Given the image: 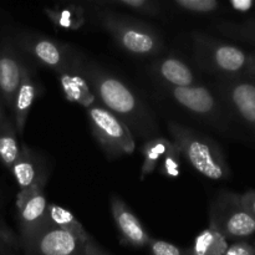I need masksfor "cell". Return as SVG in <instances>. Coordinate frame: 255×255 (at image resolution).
<instances>
[{
  "label": "cell",
  "mask_w": 255,
  "mask_h": 255,
  "mask_svg": "<svg viewBox=\"0 0 255 255\" xmlns=\"http://www.w3.org/2000/svg\"><path fill=\"white\" fill-rule=\"evenodd\" d=\"M84 72L96 101L124 121L133 136L144 139L158 136L153 111L128 85L94 61L85 60Z\"/></svg>",
  "instance_id": "cell-1"
},
{
  "label": "cell",
  "mask_w": 255,
  "mask_h": 255,
  "mask_svg": "<svg viewBox=\"0 0 255 255\" xmlns=\"http://www.w3.org/2000/svg\"><path fill=\"white\" fill-rule=\"evenodd\" d=\"M168 131L182 156L198 172L211 181H227L231 178V167L221 144L192 127L169 121Z\"/></svg>",
  "instance_id": "cell-2"
},
{
  "label": "cell",
  "mask_w": 255,
  "mask_h": 255,
  "mask_svg": "<svg viewBox=\"0 0 255 255\" xmlns=\"http://www.w3.org/2000/svg\"><path fill=\"white\" fill-rule=\"evenodd\" d=\"M97 6V5H96ZM100 26L111 35L120 47L134 56H156L163 49V40L154 27L107 7L95 9Z\"/></svg>",
  "instance_id": "cell-3"
},
{
  "label": "cell",
  "mask_w": 255,
  "mask_h": 255,
  "mask_svg": "<svg viewBox=\"0 0 255 255\" xmlns=\"http://www.w3.org/2000/svg\"><path fill=\"white\" fill-rule=\"evenodd\" d=\"M192 44L199 67L219 79L248 75L251 52L242 47L197 31L192 32Z\"/></svg>",
  "instance_id": "cell-4"
},
{
  "label": "cell",
  "mask_w": 255,
  "mask_h": 255,
  "mask_svg": "<svg viewBox=\"0 0 255 255\" xmlns=\"http://www.w3.org/2000/svg\"><path fill=\"white\" fill-rule=\"evenodd\" d=\"M209 224L228 241H247L255 234V221L242 201V194L222 189L209 207Z\"/></svg>",
  "instance_id": "cell-5"
},
{
  "label": "cell",
  "mask_w": 255,
  "mask_h": 255,
  "mask_svg": "<svg viewBox=\"0 0 255 255\" xmlns=\"http://www.w3.org/2000/svg\"><path fill=\"white\" fill-rule=\"evenodd\" d=\"M92 136L109 159H116L136 149L134 136L124 121L96 102L86 109Z\"/></svg>",
  "instance_id": "cell-6"
},
{
  "label": "cell",
  "mask_w": 255,
  "mask_h": 255,
  "mask_svg": "<svg viewBox=\"0 0 255 255\" xmlns=\"http://www.w3.org/2000/svg\"><path fill=\"white\" fill-rule=\"evenodd\" d=\"M177 105L199 117L219 131H228L231 116L217 94L203 85L188 87H163Z\"/></svg>",
  "instance_id": "cell-7"
},
{
  "label": "cell",
  "mask_w": 255,
  "mask_h": 255,
  "mask_svg": "<svg viewBox=\"0 0 255 255\" xmlns=\"http://www.w3.org/2000/svg\"><path fill=\"white\" fill-rule=\"evenodd\" d=\"M216 94L226 107L231 119L255 132V77L241 75L219 79Z\"/></svg>",
  "instance_id": "cell-8"
},
{
  "label": "cell",
  "mask_w": 255,
  "mask_h": 255,
  "mask_svg": "<svg viewBox=\"0 0 255 255\" xmlns=\"http://www.w3.org/2000/svg\"><path fill=\"white\" fill-rule=\"evenodd\" d=\"M15 42L22 51L56 74L66 70L81 57L80 52L70 45L36 32H19Z\"/></svg>",
  "instance_id": "cell-9"
},
{
  "label": "cell",
  "mask_w": 255,
  "mask_h": 255,
  "mask_svg": "<svg viewBox=\"0 0 255 255\" xmlns=\"http://www.w3.org/2000/svg\"><path fill=\"white\" fill-rule=\"evenodd\" d=\"M47 203L45 187L36 186L17 192L16 211L20 239L22 244L36 234L47 223Z\"/></svg>",
  "instance_id": "cell-10"
},
{
  "label": "cell",
  "mask_w": 255,
  "mask_h": 255,
  "mask_svg": "<svg viewBox=\"0 0 255 255\" xmlns=\"http://www.w3.org/2000/svg\"><path fill=\"white\" fill-rule=\"evenodd\" d=\"M20 246L25 255H86L84 244L79 239L49 222Z\"/></svg>",
  "instance_id": "cell-11"
},
{
  "label": "cell",
  "mask_w": 255,
  "mask_h": 255,
  "mask_svg": "<svg viewBox=\"0 0 255 255\" xmlns=\"http://www.w3.org/2000/svg\"><path fill=\"white\" fill-rule=\"evenodd\" d=\"M110 206H111L112 218L122 243L132 248L148 247L152 239L151 236L133 211L119 196L111 197Z\"/></svg>",
  "instance_id": "cell-12"
},
{
  "label": "cell",
  "mask_w": 255,
  "mask_h": 255,
  "mask_svg": "<svg viewBox=\"0 0 255 255\" xmlns=\"http://www.w3.org/2000/svg\"><path fill=\"white\" fill-rule=\"evenodd\" d=\"M22 61L12 41L5 40L0 44V97L9 111L21 80Z\"/></svg>",
  "instance_id": "cell-13"
},
{
  "label": "cell",
  "mask_w": 255,
  "mask_h": 255,
  "mask_svg": "<svg viewBox=\"0 0 255 255\" xmlns=\"http://www.w3.org/2000/svg\"><path fill=\"white\" fill-rule=\"evenodd\" d=\"M10 172L19 187V192L27 191L36 186H46L47 169L44 158L26 144H21L19 157L10 168Z\"/></svg>",
  "instance_id": "cell-14"
},
{
  "label": "cell",
  "mask_w": 255,
  "mask_h": 255,
  "mask_svg": "<svg viewBox=\"0 0 255 255\" xmlns=\"http://www.w3.org/2000/svg\"><path fill=\"white\" fill-rule=\"evenodd\" d=\"M39 81L36 75L32 71L31 66L26 61H22L21 69V80H20L19 87L15 94L14 102H12V120H14L15 127L19 134H22L26 125L27 117L32 109L37 94H39Z\"/></svg>",
  "instance_id": "cell-15"
},
{
  "label": "cell",
  "mask_w": 255,
  "mask_h": 255,
  "mask_svg": "<svg viewBox=\"0 0 255 255\" xmlns=\"http://www.w3.org/2000/svg\"><path fill=\"white\" fill-rule=\"evenodd\" d=\"M149 71L162 87H188L198 84L192 67L173 55L153 60Z\"/></svg>",
  "instance_id": "cell-16"
},
{
  "label": "cell",
  "mask_w": 255,
  "mask_h": 255,
  "mask_svg": "<svg viewBox=\"0 0 255 255\" xmlns=\"http://www.w3.org/2000/svg\"><path fill=\"white\" fill-rule=\"evenodd\" d=\"M84 65L85 59L81 56L71 66L57 75H59L60 85H61L65 97L69 101L76 102L84 106L85 109H89L97 101L85 76Z\"/></svg>",
  "instance_id": "cell-17"
},
{
  "label": "cell",
  "mask_w": 255,
  "mask_h": 255,
  "mask_svg": "<svg viewBox=\"0 0 255 255\" xmlns=\"http://www.w3.org/2000/svg\"><path fill=\"white\" fill-rule=\"evenodd\" d=\"M44 12L55 27L67 31L81 29L86 22L85 7L79 4H57L44 7Z\"/></svg>",
  "instance_id": "cell-18"
},
{
  "label": "cell",
  "mask_w": 255,
  "mask_h": 255,
  "mask_svg": "<svg viewBox=\"0 0 255 255\" xmlns=\"http://www.w3.org/2000/svg\"><path fill=\"white\" fill-rule=\"evenodd\" d=\"M47 222L56 227V228L71 234L72 237L79 239L84 246L85 243H87L92 238L87 233L86 229L84 228V226L80 223L79 219L75 218L71 212L67 211L64 207L57 206V204L49 203V207H47Z\"/></svg>",
  "instance_id": "cell-19"
},
{
  "label": "cell",
  "mask_w": 255,
  "mask_h": 255,
  "mask_svg": "<svg viewBox=\"0 0 255 255\" xmlns=\"http://www.w3.org/2000/svg\"><path fill=\"white\" fill-rule=\"evenodd\" d=\"M228 247V239L209 224L194 238L193 244L187 249V253L188 255H224Z\"/></svg>",
  "instance_id": "cell-20"
},
{
  "label": "cell",
  "mask_w": 255,
  "mask_h": 255,
  "mask_svg": "<svg viewBox=\"0 0 255 255\" xmlns=\"http://www.w3.org/2000/svg\"><path fill=\"white\" fill-rule=\"evenodd\" d=\"M171 143V139L162 136H156L146 139L141 148L142 156H143V162H142L141 172H139L141 181H143L144 178H147L149 174L156 171L157 164L162 161Z\"/></svg>",
  "instance_id": "cell-21"
},
{
  "label": "cell",
  "mask_w": 255,
  "mask_h": 255,
  "mask_svg": "<svg viewBox=\"0 0 255 255\" xmlns=\"http://www.w3.org/2000/svg\"><path fill=\"white\" fill-rule=\"evenodd\" d=\"M20 149L21 146L17 139V131L14 120L7 117L0 125V163L4 164L10 171L19 157Z\"/></svg>",
  "instance_id": "cell-22"
},
{
  "label": "cell",
  "mask_w": 255,
  "mask_h": 255,
  "mask_svg": "<svg viewBox=\"0 0 255 255\" xmlns=\"http://www.w3.org/2000/svg\"><path fill=\"white\" fill-rule=\"evenodd\" d=\"M216 30L228 39L246 42L255 47V16L241 21H221L216 25Z\"/></svg>",
  "instance_id": "cell-23"
},
{
  "label": "cell",
  "mask_w": 255,
  "mask_h": 255,
  "mask_svg": "<svg viewBox=\"0 0 255 255\" xmlns=\"http://www.w3.org/2000/svg\"><path fill=\"white\" fill-rule=\"evenodd\" d=\"M94 5L105 7H124L147 16H157L161 14V5L154 0H106V1H95Z\"/></svg>",
  "instance_id": "cell-24"
},
{
  "label": "cell",
  "mask_w": 255,
  "mask_h": 255,
  "mask_svg": "<svg viewBox=\"0 0 255 255\" xmlns=\"http://www.w3.org/2000/svg\"><path fill=\"white\" fill-rule=\"evenodd\" d=\"M181 158L182 153L177 144L172 141L168 151L164 154L161 161V167H159V173L166 178L176 179L181 174Z\"/></svg>",
  "instance_id": "cell-25"
},
{
  "label": "cell",
  "mask_w": 255,
  "mask_h": 255,
  "mask_svg": "<svg viewBox=\"0 0 255 255\" xmlns=\"http://www.w3.org/2000/svg\"><path fill=\"white\" fill-rule=\"evenodd\" d=\"M177 7L192 14H213L221 7V4L217 0H176L173 2Z\"/></svg>",
  "instance_id": "cell-26"
},
{
  "label": "cell",
  "mask_w": 255,
  "mask_h": 255,
  "mask_svg": "<svg viewBox=\"0 0 255 255\" xmlns=\"http://www.w3.org/2000/svg\"><path fill=\"white\" fill-rule=\"evenodd\" d=\"M148 249L152 255H188L187 249L174 246V244L162 241V239L152 238L148 244Z\"/></svg>",
  "instance_id": "cell-27"
},
{
  "label": "cell",
  "mask_w": 255,
  "mask_h": 255,
  "mask_svg": "<svg viewBox=\"0 0 255 255\" xmlns=\"http://www.w3.org/2000/svg\"><path fill=\"white\" fill-rule=\"evenodd\" d=\"M224 255H255L253 243L248 241H238L229 244Z\"/></svg>",
  "instance_id": "cell-28"
},
{
  "label": "cell",
  "mask_w": 255,
  "mask_h": 255,
  "mask_svg": "<svg viewBox=\"0 0 255 255\" xmlns=\"http://www.w3.org/2000/svg\"><path fill=\"white\" fill-rule=\"evenodd\" d=\"M229 7L238 14H248L255 10V0H232Z\"/></svg>",
  "instance_id": "cell-29"
},
{
  "label": "cell",
  "mask_w": 255,
  "mask_h": 255,
  "mask_svg": "<svg viewBox=\"0 0 255 255\" xmlns=\"http://www.w3.org/2000/svg\"><path fill=\"white\" fill-rule=\"evenodd\" d=\"M242 201L255 221V189H249L242 194Z\"/></svg>",
  "instance_id": "cell-30"
},
{
  "label": "cell",
  "mask_w": 255,
  "mask_h": 255,
  "mask_svg": "<svg viewBox=\"0 0 255 255\" xmlns=\"http://www.w3.org/2000/svg\"><path fill=\"white\" fill-rule=\"evenodd\" d=\"M20 246L19 239H0V255H10L15 247Z\"/></svg>",
  "instance_id": "cell-31"
},
{
  "label": "cell",
  "mask_w": 255,
  "mask_h": 255,
  "mask_svg": "<svg viewBox=\"0 0 255 255\" xmlns=\"http://www.w3.org/2000/svg\"><path fill=\"white\" fill-rule=\"evenodd\" d=\"M85 254L86 255H110L107 252H105L99 244L95 242V239H90L87 243H85Z\"/></svg>",
  "instance_id": "cell-32"
},
{
  "label": "cell",
  "mask_w": 255,
  "mask_h": 255,
  "mask_svg": "<svg viewBox=\"0 0 255 255\" xmlns=\"http://www.w3.org/2000/svg\"><path fill=\"white\" fill-rule=\"evenodd\" d=\"M16 237L12 234V232L10 231L9 227L5 224L4 219H2L1 214H0V239H15Z\"/></svg>",
  "instance_id": "cell-33"
},
{
  "label": "cell",
  "mask_w": 255,
  "mask_h": 255,
  "mask_svg": "<svg viewBox=\"0 0 255 255\" xmlns=\"http://www.w3.org/2000/svg\"><path fill=\"white\" fill-rule=\"evenodd\" d=\"M248 75L255 77V50L251 52V62H249V71Z\"/></svg>",
  "instance_id": "cell-34"
},
{
  "label": "cell",
  "mask_w": 255,
  "mask_h": 255,
  "mask_svg": "<svg viewBox=\"0 0 255 255\" xmlns=\"http://www.w3.org/2000/svg\"><path fill=\"white\" fill-rule=\"evenodd\" d=\"M5 110H6V107H5L4 102H2L1 97H0V125H1L2 122L7 119V117H9L6 115V111H5Z\"/></svg>",
  "instance_id": "cell-35"
},
{
  "label": "cell",
  "mask_w": 255,
  "mask_h": 255,
  "mask_svg": "<svg viewBox=\"0 0 255 255\" xmlns=\"http://www.w3.org/2000/svg\"><path fill=\"white\" fill-rule=\"evenodd\" d=\"M10 255H16V254H15L14 252H11V253H10Z\"/></svg>",
  "instance_id": "cell-36"
},
{
  "label": "cell",
  "mask_w": 255,
  "mask_h": 255,
  "mask_svg": "<svg viewBox=\"0 0 255 255\" xmlns=\"http://www.w3.org/2000/svg\"><path fill=\"white\" fill-rule=\"evenodd\" d=\"M253 246H254V248H255V239H254V242H253Z\"/></svg>",
  "instance_id": "cell-37"
}]
</instances>
